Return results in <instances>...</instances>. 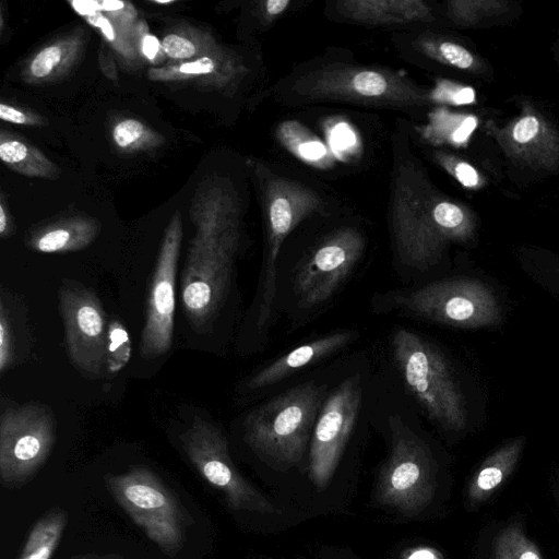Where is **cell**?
Listing matches in <instances>:
<instances>
[{"mask_svg":"<svg viewBox=\"0 0 559 559\" xmlns=\"http://www.w3.org/2000/svg\"><path fill=\"white\" fill-rule=\"evenodd\" d=\"M195 227L181 277V300L190 324L203 330L214 319L229 284L240 241V206L224 179L206 180L190 209Z\"/></svg>","mask_w":559,"mask_h":559,"instance_id":"obj_1","label":"cell"},{"mask_svg":"<svg viewBox=\"0 0 559 559\" xmlns=\"http://www.w3.org/2000/svg\"><path fill=\"white\" fill-rule=\"evenodd\" d=\"M391 190V231L400 261L424 270L440 257L449 240L465 235L461 207L432 198L419 160L394 141Z\"/></svg>","mask_w":559,"mask_h":559,"instance_id":"obj_2","label":"cell"},{"mask_svg":"<svg viewBox=\"0 0 559 559\" xmlns=\"http://www.w3.org/2000/svg\"><path fill=\"white\" fill-rule=\"evenodd\" d=\"M289 92L301 103L338 102L400 109L432 100L431 94L397 72L345 63L324 64L299 75Z\"/></svg>","mask_w":559,"mask_h":559,"instance_id":"obj_3","label":"cell"},{"mask_svg":"<svg viewBox=\"0 0 559 559\" xmlns=\"http://www.w3.org/2000/svg\"><path fill=\"white\" fill-rule=\"evenodd\" d=\"M324 402L314 383L299 384L260 405L245 420V438L264 461L281 468L299 463Z\"/></svg>","mask_w":559,"mask_h":559,"instance_id":"obj_4","label":"cell"},{"mask_svg":"<svg viewBox=\"0 0 559 559\" xmlns=\"http://www.w3.org/2000/svg\"><path fill=\"white\" fill-rule=\"evenodd\" d=\"M261 187L265 218V250L260 281L251 312L258 328L267 325L276 293L277 258L293 229L323 206L321 197L309 187L273 174L263 164L252 162Z\"/></svg>","mask_w":559,"mask_h":559,"instance_id":"obj_5","label":"cell"},{"mask_svg":"<svg viewBox=\"0 0 559 559\" xmlns=\"http://www.w3.org/2000/svg\"><path fill=\"white\" fill-rule=\"evenodd\" d=\"M392 349L408 391L428 416L445 429H463L467 420L465 397L443 355L405 329L393 334Z\"/></svg>","mask_w":559,"mask_h":559,"instance_id":"obj_6","label":"cell"},{"mask_svg":"<svg viewBox=\"0 0 559 559\" xmlns=\"http://www.w3.org/2000/svg\"><path fill=\"white\" fill-rule=\"evenodd\" d=\"M393 301L414 316L455 328L491 326L501 321V308L492 290L471 278L437 281L397 293Z\"/></svg>","mask_w":559,"mask_h":559,"instance_id":"obj_7","label":"cell"},{"mask_svg":"<svg viewBox=\"0 0 559 559\" xmlns=\"http://www.w3.org/2000/svg\"><path fill=\"white\" fill-rule=\"evenodd\" d=\"M56 441V419L46 405L7 407L0 419V479L7 488L28 483L48 459Z\"/></svg>","mask_w":559,"mask_h":559,"instance_id":"obj_8","label":"cell"},{"mask_svg":"<svg viewBox=\"0 0 559 559\" xmlns=\"http://www.w3.org/2000/svg\"><path fill=\"white\" fill-rule=\"evenodd\" d=\"M435 475V464L428 449L396 420L391 451L377 481V501L402 514L415 515L433 496Z\"/></svg>","mask_w":559,"mask_h":559,"instance_id":"obj_9","label":"cell"},{"mask_svg":"<svg viewBox=\"0 0 559 559\" xmlns=\"http://www.w3.org/2000/svg\"><path fill=\"white\" fill-rule=\"evenodd\" d=\"M182 448L200 475L219 490L235 511L261 514L280 513L278 508L236 469L222 431L195 417L181 436Z\"/></svg>","mask_w":559,"mask_h":559,"instance_id":"obj_10","label":"cell"},{"mask_svg":"<svg viewBox=\"0 0 559 559\" xmlns=\"http://www.w3.org/2000/svg\"><path fill=\"white\" fill-rule=\"evenodd\" d=\"M361 402L358 376L340 383L324 400L310 441L308 472L312 484L323 489L330 483L355 426Z\"/></svg>","mask_w":559,"mask_h":559,"instance_id":"obj_11","label":"cell"},{"mask_svg":"<svg viewBox=\"0 0 559 559\" xmlns=\"http://www.w3.org/2000/svg\"><path fill=\"white\" fill-rule=\"evenodd\" d=\"M69 358L76 369L99 376L107 364L108 328L97 296L73 282L58 293Z\"/></svg>","mask_w":559,"mask_h":559,"instance_id":"obj_12","label":"cell"},{"mask_svg":"<svg viewBox=\"0 0 559 559\" xmlns=\"http://www.w3.org/2000/svg\"><path fill=\"white\" fill-rule=\"evenodd\" d=\"M181 240V216L175 212L164 233L148 294L141 337V353L146 358L164 355L173 345L175 284Z\"/></svg>","mask_w":559,"mask_h":559,"instance_id":"obj_13","label":"cell"},{"mask_svg":"<svg viewBox=\"0 0 559 559\" xmlns=\"http://www.w3.org/2000/svg\"><path fill=\"white\" fill-rule=\"evenodd\" d=\"M365 239L353 229H341L324 239L297 271L294 289L301 308L326 301L362 254Z\"/></svg>","mask_w":559,"mask_h":559,"instance_id":"obj_14","label":"cell"},{"mask_svg":"<svg viewBox=\"0 0 559 559\" xmlns=\"http://www.w3.org/2000/svg\"><path fill=\"white\" fill-rule=\"evenodd\" d=\"M107 488L132 521L140 518L171 515L183 518L182 510L163 481L148 468L135 466L106 477Z\"/></svg>","mask_w":559,"mask_h":559,"instance_id":"obj_15","label":"cell"},{"mask_svg":"<svg viewBox=\"0 0 559 559\" xmlns=\"http://www.w3.org/2000/svg\"><path fill=\"white\" fill-rule=\"evenodd\" d=\"M246 72L241 60L231 52H221L198 59L152 68L147 76L159 82H192L199 85L225 87Z\"/></svg>","mask_w":559,"mask_h":559,"instance_id":"obj_16","label":"cell"},{"mask_svg":"<svg viewBox=\"0 0 559 559\" xmlns=\"http://www.w3.org/2000/svg\"><path fill=\"white\" fill-rule=\"evenodd\" d=\"M354 336V332L343 331L305 343L254 372L248 379L246 386L253 391L277 383L299 369L318 362L345 347Z\"/></svg>","mask_w":559,"mask_h":559,"instance_id":"obj_17","label":"cell"},{"mask_svg":"<svg viewBox=\"0 0 559 559\" xmlns=\"http://www.w3.org/2000/svg\"><path fill=\"white\" fill-rule=\"evenodd\" d=\"M336 8L344 17L371 25L430 20V8L420 0H344L337 2Z\"/></svg>","mask_w":559,"mask_h":559,"instance_id":"obj_18","label":"cell"},{"mask_svg":"<svg viewBox=\"0 0 559 559\" xmlns=\"http://www.w3.org/2000/svg\"><path fill=\"white\" fill-rule=\"evenodd\" d=\"M100 230L93 217L75 216L47 225L28 239V247L43 253H64L90 246Z\"/></svg>","mask_w":559,"mask_h":559,"instance_id":"obj_19","label":"cell"},{"mask_svg":"<svg viewBox=\"0 0 559 559\" xmlns=\"http://www.w3.org/2000/svg\"><path fill=\"white\" fill-rule=\"evenodd\" d=\"M85 44L83 29L62 36L39 49L24 70L28 82H49L67 74L80 59Z\"/></svg>","mask_w":559,"mask_h":559,"instance_id":"obj_20","label":"cell"},{"mask_svg":"<svg viewBox=\"0 0 559 559\" xmlns=\"http://www.w3.org/2000/svg\"><path fill=\"white\" fill-rule=\"evenodd\" d=\"M524 444L523 438L514 439L493 452L474 476L468 497L481 501L490 495L513 469Z\"/></svg>","mask_w":559,"mask_h":559,"instance_id":"obj_21","label":"cell"},{"mask_svg":"<svg viewBox=\"0 0 559 559\" xmlns=\"http://www.w3.org/2000/svg\"><path fill=\"white\" fill-rule=\"evenodd\" d=\"M0 158L12 170L27 176L55 179L57 166L37 147L7 134L0 135Z\"/></svg>","mask_w":559,"mask_h":559,"instance_id":"obj_22","label":"cell"},{"mask_svg":"<svg viewBox=\"0 0 559 559\" xmlns=\"http://www.w3.org/2000/svg\"><path fill=\"white\" fill-rule=\"evenodd\" d=\"M68 523V513L59 508L45 513L31 530L19 559H50Z\"/></svg>","mask_w":559,"mask_h":559,"instance_id":"obj_23","label":"cell"},{"mask_svg":"<svg viewBox=\"0 0 559 559\" xmlns=\"http://www.w3.org/2000/svg\"><path fill=\"white\" fill-rule=\"evenodd\" d=\"M160 41L164 55L175 62L189 61L224 50L211 35L194 28L170 32Z\"/></svg>","mask_w":559,"mask_h":559,"instance_id":"obj_24","label":"cell"},{"mask_svg":"<svg viewBox=\"0 0 559 559\" xmlns=\"http://www.w3.org/2000/svg\"><path fill=\"white\" fill-rule=\"evenodd\" d=\"M277 138L295 156L317 167L331 163L325 145L297 121H284L277 128Z\"/></svg>","mask_w":559,"mask_h":559,"instance_id":"obj_25","label":"cell"},{"mask_svg":"<svg viewBox=\"0 0 559 559\" xmlns=\"http://www.w3.org/2000/svg\"><path fill=\"white\" fill-rule=\"evenodd\" d=\"M168 556L176 555L185 539V519L171 515L140 518L133 521Z\"/></svg>","mask_w":559,"mask_h":559,"instance_id":"obj_26","label":"cell"},{"mask_svg":"<svg viewBox=\"0 0 559 559\" xmlns=\"http://www.w3.org/2000/svg\"><path fill=\"white\" fill-rule=\"evenodd\" d=\"M112 140L124 152L154 148L164 143V138L142 121L133 118L122 119L112 128Z\"/></svg>","mask_w":559,"mask_h":559,"instance_id":"obj_27","label":"cell"},{"mask_svg":"<svg viewBox=\"0 0 559 559\" xmlns=\"http://www.w3.org/2000/svg\"><path fill=\"white\" fill-rule=\"evenodd\" d=\"M417 48L425 55L450 63L460 69H467L473 64V56L464 47L451 41H435L428 38H418Z\"/></svg>","mask_w":559,"mask_h":559,"instance_id":"obj_28","label":"cell"},{"mask_svg":"<svg viewBox=\"0 0 559 559\" xmlns=\"http://www.w3.org/2000/svg\"><path fill=\"white\" fill-rule=\"evenodd\" d=\"M497 559H542L535 547L518 531H506L496 543Z\"/></svg>","mask_w":559,"mask_h":559,"instance_id":"obj_29","label":"cell"},{"mask_svg":"<svg viewBox=\"0 0 559 559\" xmlns=\"http://www.w3.org/2000/svg\"><path fill=\"white\" fill-rule=\"evenodd\" d=\"M130 354L131 344L127 331L119 322H111L108 328V370H120L128 362Z\"/></svg>","mask_w":559,"mask_h":559,"instance_id":"obj_30","label":"cell"},{"mask_svg":"<svg viewBox=\"0 0 559 559\" xmlns=\"http://www.w3.org/2000/svg\"><path fill=\"white\" fill-rule=\"evenodd\" d=\"M13 361V337L9 314L3 300L0 304V371L3 373Z\"/></svg>","mask_w":559,"mask_h":559,"instance_id":"obj_31","label":"cell"},{"mask_svg":"<svg viewBox=\"0 0 559 559\" xmlns=\"http://www.w3.org/2000/svg\"><path fill=\"white\" fill-rule=\"evenodd\" d=\"M0 118L3 121L23 126H43L46 119L31 111H25L10 104H0Z\"/></svg>","mask_w":559,"mask_h":559,"instance_id":"obj_32","label":"cell"},{"mask_svg":"<svg viewBox=\"0 0 559 559\" xmlns=\"http://www.w3.org/2000/svg\"><path fill=\"white\" fill-rule=\"evenodd\" d=\"M139 50L141 55L151 62H157L156 59L163 52L162 41L151 33H144L139 40Z\"/></svg>","mask_w":559,"mask_h":559,"instance_id":"obj_33","label":"cell"},{"mask_svg":"<svg viewBox=\"0 0 559 559\" xmlns=\"http://www.w3.org/2000/svg\"><path fill=\"white\" fill-rule=\"evenodd\" d=\"M538 131V121L535 117H525L521 119L513 129V138L519 143H525L532 140Z\"/></svg>","mask_w":559,"mask_h":559,"instance_id":"obj_34","label":"cell"},{"mask_svg":"<svg viewBox=\"0 0 559 559\" xmlns=\"http://www.w3.org/2000/svg\"><path fill=\"white\" fill-rule=\"evenodd\" d=\"M85 20L91 25L97 27L107 41L115 43L117 40L118 33L114 24L106 15H103L102 12L95 13Z\"/></svg>","mask_w":559,"mask_h":559,"instance_id":"obj_35","label":"cell"},{"mask_svg":"<svg viewBox=\"0 0 559 559\" xmlns=\"http://www.w3.org/2000/svg\"><path fill=\"white\" fill-rule=\"evenodd\" d=\"M455 176L457 180L465 187H474L478 182L476 170L466 163H460L455 166Z\"/></svg>","mask_w":559,"mask_h":559,"instance_id":"obj_36","label":"cell"},{"mask_svg":"<svg viewBox=\"0 0 559 559\" xmlns=\"http://www.w3.org/2000/svg\"><path fill=\"white\" fill-rule=\"evenodd\" d=\"M476 124H477V120L475 117H472V116L466 117L462 121V123L459 127V129L456 130V132L454 133L452 142H454L456 144H461V143L465 142L467 140V138L469 136V134L476 128Z\"/></svg>","mask_w":559,"mask_h":559,"instance_id":"obj_37","label":"cell"},{"mask_svg":"<svg viewBox=\"0 0 559 559\" xmlns=\"http://www.w3.org/2000/svg\"><path fill=\"white\" fill-rule=\"evenodd\" d=\"M70 4L84 19L100 12L98 1H71Z\"/></svg>","mask_w":559,"mask_h":559,"instance_id":"obj_38","label":"cell"},{"mask_svg":"<svg viewBox=\"0 0 559 559\" xmlns=\"http://www.w3.org/2000/svg\"><path fill=\"white\" fill-rule=\"evenodd\" d=\"M289 4V0H267L263 2V11L267 17H275L286 11Z\"/></svg>","mask_w":559,"mask_h":559,"instance_id":"obj_39","label":"cell"},{"mask_svg":"<svg viewBox=\"0 0 559 559\" xmlns=\"http://www.w3.org/2000/svg\"><path fill=\"white\" fill-rule=\"evenodd\" d=\"M475 99V93L471 87H464L454 93L452 102L457 105L469 104Z\"/></svg>","mask_w":559,"mask_h":559,"instance_id":"obj_40","label":"cell"},{"mask_svg":"<svg viewBox=\"0 0 559 559\" xmlns=\"http://www.w3.org/2000/svg\"><path fill=\"white\" fill-rule=\"evenodd\" d=\"M100 12L106 14L118 12L126 8L127 2L118 0H104L98 1Z\"/></svg>","mask_w":559,"mask_h":559,"instance_id":"obj_41","label":"cell"},{"mask_svg":"<svg viewBox=\"0 0 559 559\" xmlns=\"http://www.w3.org/2000/svg\"><path fill=\"white\" fill-rule=\"evenodd\" d=\"M10 231V223L8 218V214L5 212L3 200H1L0 204V235L2 238L8 237Z\"/></svg>","mask_w":559,"mask_h":559,"instance_id":"obj_42","label":"cell"},{"mask_svg":"<svg viewBox=\"0 0 559 559\" xmlns=\"http://www.w3.org/2000/svg\"><path fill=\"white\" fill-rule=\"evenodd\" d=\"M153 2L156 3V4H170L174 1H170V0H154Z\"/></svg>","mask_w":559,"mask_h":559,"instance_id":"obj_43","label":"cell"}]
</instances>
